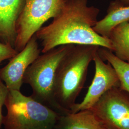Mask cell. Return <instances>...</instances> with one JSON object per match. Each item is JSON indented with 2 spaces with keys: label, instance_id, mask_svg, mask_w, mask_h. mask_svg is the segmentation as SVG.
I'll return each instance as SVG.
<instances>
[{
  "label": "cell",
  "instance_id": "obj_8",
  "mask_svg": "<svg viewBox=\"0 0 129 129\" xmlns=\"http://www.w3.org/2000/svg\"><path fill=\"white\" fill-rule=\"evenodd\" d=\"M37 38L34 35L21 51L0 69V79L9 90L20 91L23 76L28 68L40 55Z\"/></svg>",
  "mask_w": 129,
  "mask_h": 129
},
{
  "label": "cell",
  "instance_id": "obj_4",
  "mask_svg": "<svg viewBox=\"0 0 129 129\" xmlns=\"http://www.w3.org/2000/svg\"><path fill=\"white\" fill-rule=\"evenodd\" d=\"M73 45H61L39 55L23 76V83L29 85L32 89L31 96L55 111L54 88L56 70Z\"/></svg>",
  "mask_w": 129,
  "mask_h": 129
},
{
  "label": "cell",
  "instance_id": "obj_17",
  "mask_svg": "<svg viewBox=\"0 0 129 129\" xmlns=\"http://www.w3.org/2000/svg\"><path fill=\"white\" fill-rule=\"evenodd\" d=\"M104 129H109V128H105V127H104Z\"/></svg>",
  "mask_w": 129,
  "mask_h": 129
},
{
  "label": "cell",
  "instance_id": "obj_7",
  "mask_svg": "<svg viewBox=\"0 0 129 129\" xmlns=\"http://www.w3.org/2000/svg\"><path fill=\"white\" fill-rule=\"evenodd\" d=\"M93 61L95 72L92 83L83 101L79 103H76L70 109L69 113L90 109L108 90L120 87V79L115 70L109 63L104 62L98 52Z\"/></svg>",
  "mask_w": 129,
  "mask_h": 129
},
{
  "label": "cell",
  "instance_id": "obj_15",
  "mask_svg": "<svg viewBox=\"0 0 129 129\" xmlns=\"http://www.w3.org/2000/svg\"><path fill=\"white\" fill-rule=\"evenodd\" d=\"M9 90L5 83L0 79V128L2 125H3L4 119V116L3 114V108L5 105Z\"/></svg>",
  "mask_w": 129,
  "mask_h": 129
},
{
  "label": "cell",
  "instance_id": "obj_3",
  "mask_svg": "<svg viewBox=\"0 0 129 129\" xmlns=\"http://www.w3.org/2000/svg\"><path fill=\"white\" fill-rule=\"evenodd\" d=\"M5 105L7 111L3 121L5 129H52L60 115L18 90H9Z\"/></svg>",
  "mask_w": 129,
  "mask_h": 129
},
{
  "label": "cell",
  "instance_id": "obj_6",
  "mask_svg": "<svg viewBox=\"0 0 129 129\" xmlns=\"http://www.w3.org/2000/svg\"><path fill=\"white\" fill-rule=\"evenodd\" d=\"M89 110L105 128L129 129V93L120 87L108 90Z\"/></svg>",
  "mask_w": 129,
  "mask_h": 129
},
{
  "label": "cell",
  "instance_id": "obj_16",
  "mask_svg": "<svg viewBox=\"0 0 129 129\" xmlns=\"http://www.w3.org/2000/svg\"><path fill=\"white\" fill-rule=\"evenodd\" d=\"M120 1L124 5H129V0H120Z\"/></svg>",
  "mask_w": 129,
  "mask_h": 129
},
{
  "label": "cell",
  "instance_id": "obj_10",
  "mask_svg": "<svg viewBox=\"0 0 129 129\" xmlns=\"http://www.w3.org/2000/svg\"><path fill=\"white\" fill-rule=\"evenodd\" d=\"M127 22H129V5L117 0L111 2L106 15L97 21L93 29L99 35L108 38L115 28Z\"/></svg>",
  "mask_w": 129,
  "mask_h": 129
},
{
  "label": "cell",
  "instance_id": "obj_11",
  "mask_svg": "<svg viewBox=\"0 0 129 129\" xmlns=\"http://www.w3.org/2000/svg\"><path fill=\"white\" fill-rule=\"evenodd\" d=\"M104 127L90 110L60 115L52 129H104Z\"/></svg>",
  "mask_w": 129,
  "mask_h": 129
},
{
  "label": "cell",
  "instance_id": "obj_12",
  "mask_svg": "<svg viewBox=\"0 0 129 129\" xmlns=\"http://www.w3.org/2000/svg\"><path fill=\"white\" fill-rule=\"evenodd\" d=\"M108 38L112 46V52L120 59L129 63V22L115 28Z\"/></svg>",
  "mask_w": 129,
  "mask_h": 129
},
{
  "label": "cell",
  "instance_id": "obj_1",
  "mask_svg": "<svg viewBox=\"0 0 129 129\" xmlns=\"http://www.w3.org/2000/svg\"><path fill=\"white\" fill-rule=\"evenodd\" d=\"M100 10L89 6L88 0H65L59 13L49 25L42 27L35 36L41 41L43 53L64 45H91L112 51L108 38L93 30Z\"/></svg>",
  "mask_w": 129,
  "mask_h": 129
},
{
  "label": "cell",
  "instance_id": "obj_14",
  "mask_svg": "<svg viewBox=\"0 0 129 129\" xmlns=\"http://www.w3.org/2000/svg\"><path fill=\"white\" fill-rule=\"evenodd\" d=\"M18 53L13 46L0 43V64L5 60L10 59Z\"/></svg>",
  "mask_w": 129,
  "mask_h": 129
},
{
  "label": "cell",
  "instance_id": "obj_9",
  "mask_svg": "<svg viewBox=\"0 0 129 129\" xmlns=\"http://www.w3.org/2000/svg\"><path fill=\"white\" fill-rule=\"evenodd\" d=\"M24 0H0V43L14 47L16 22Z\"/></svg>",
  "mask_w": 129,
  "mask_h": 129
},
{
  "label": "cell",
  "instance_id": "obj_13",
  "mask_svg": "<svg viewBox=\"0 0 129 129\" xmlns=\"http://www.w3.org/2000/svg\"><path fill=\"white\" fill-rule=\"evenodd\" d=\"M104 61H107L113 67L120 79V87L129 93V63L120 59L113 52L105 47H100L98 51Z\"/></svg>",
  "mask_w": 129,
  "mask_h": 129
},
{
  "label": "cell",
  "instance_id": "obj_2",
  "mask_svg": "<svg viewBox=\"0 0 129 129\" xmlns=\"http://www.w3.org/2000/svg\"><path fill=\"white\" fill-rule=\"evenodd\" d=\"M100 46L74 45L61 61L55 74L54 101L60 115L69 113L85 83L88 66Z\"/></svg>",
  "mask_w": 129,
  "mask_h": 129
},
{
  "label": "cell",
  "instance_id": "obj_5",
  "mask_svg": "<svg viewBox=\"0 0 129 129\" xmlns=\"http://www.w3.org/2000/svg\"><path fill=\"white\" fill-rule=\"evenodd\" d=\"M65 0H24L16 22L14 48L21 51L44 23L59 13Z\"/></svg>",
  "mask_w": 129,
  "mask_h": 129
}]
</instances>
